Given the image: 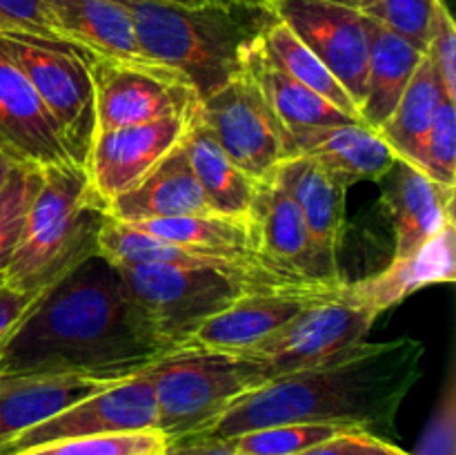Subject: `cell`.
Returning a JSON list of instances; mask_svg holds the SVG:
<instances>
[{
    "instance_id": "32",
    "label": "cell",
    "mask_w": 456,
    "mask_h": 455,
    "mask_svg": "<svg viewBox=\"0 0 456 455\" xmlns=\"http://www.w3.org/2000/svg\"><path fill=\"white\" fill-rule=\"evenodd\" d=\"M40 183L43 170L16 165L0 190V275H4V268L20 244L27 212Z\"/></svg>"
},
{
    "instance_id": "24",
    "label": "cell",
    "mask_w": 456,
    "mask_h": 455,
    "mask_svg": "<svg viewBox=\"0 0 456 455\" xmlns=\"http://www.w3.org/2000/svg\"><path fill=\"white\" fill-rule=\"evenodd\" d=\"M368 25L370 58L359 116L372 129H381L395 112L396 103L403 96L405 87L426 52L417 49L403 36L395 34L372 18H368Z\"/></svg>"
},
{
    "instance_id": "15",
    "label": "cell",
    "mask_w": 456,
    "mask_h": 455,
    "mask_svg": "<svg viewBox=\"0 0 456 455\" xmlns=\"http://www.w3.org/2000/svg\"><path fill=\"white\" fill-rule=\"evenodd\" d=\"M0 152L16 165L36 170L74 163L47 107L4 56H0Z\"/></svg>"
},
{
    "instance_id": "25",
    "label": "cell",
    "mask_w": 456,
    "mask_h": 455,
    "mask_svg": "<svg viewBox=\"0 0 456 455\" xmlns=\"http://www.w3.org/2000/svg\"><path fill=\"white\" fill-rule=\"evenodd\" d=\"M187 161L191 165L196 181L208 199L209 210L223 217L248 219L256 183L225 154L216 138L212 136L199 112L191 116L187 132L183 136Z\"/></svg>"
},
{
    "instance_id": "22",
    "label": "cell",
    "mask_w": 456,
    "mask_h": 455,
    "mask_svg": "<svg viewBox=\"0 0 456 455\" xmlns=\"http://www.w3.org/2000/svg\"><path fill=\"white\" fill-rule=\"evenodd\" d=\"M43 7L61 40L110 61H150L132 16L118 0H43Z\"/></svg>"
},
{
    "instance_id": "20",
    "label": "cell",
    "mask_w": 456,
    "mask_h": 455,
    "mask_svg": "<svg viewBox=\"0 0 456 455\" xmlns=\"http://www.w3.org/2000/svg\"><path fill=\"white\" fill-rule=\"evenodd\" d=\"M456 279V228L448 223L430 241L405 257L392 259L386 270L359 281H341L338 293L352 303L381 315L417 290L435 284H454Z\"/></svg>"
},
{
    "instance_id": "47",
    "label": "cell",
    "mask_w": 456,
    "mask_h": 455,
    "mask_svg": "<svg viewBox=\"0 0 456 455\" xmlns=\"http://www.w3.org/2000/svg\"><path fill=\"white\" fill-rule=\"evenodd\" d=\"M399 455H410V453H403V451H401V453Z\"/></svg>"
},
{
    "instance_id": "45",
    "label": "cell",
    "mask_w": 456,
    "mask_h": 455,
    "mask_svg": "<svg viewBox=\"0 0 456 455\" xmlns=\"http://www.w3.org/2000/svg\"><path fill=\"white\" fill-rule=\"evenodd\" d=\"M330 3H337V4H343V7H352V9H363L365 4L370 3V0H330Z\"/></svg>"
},
{
    "instance_id": "11",
    "label": "cell",
    "mask_w": 456,
    "mask_h": 455,
    "mask_svg": "<svg viewBox=\"0 0 456 455\" xmlns=\"http://www.w3.org/2000/svg\"><path fill=\"white\" fill-rule=\"evenodd\" d=\"M265 9L337 76L359 107L370 58L368 16L330 0H270Z\"/></svg>"
},
{
    "instance_id": "26",
    "label": "cell",
    "mask_w": 456,
    "mask_h": 455,
    "mask_svg": "<svg viewBox=\"0 0 456 455\" xmlns=\"http://www.w3.org/2000/svg\"><path fill=\"white\" fill-rule=\"evenodd\" d=\"M98 257L114 266H178V268H225V270H249L270 268L261 259L218 257L194 248H183L172 241L142 232L129 223L107 219L98 236ZM274 270V268H272ZM279 272V270H276Z\"/></svg>"
},
{
    "instance_id": "23",
    "label": "cell",
    "mask_w": 456,
    "mask_h": 455,
    "mask_svg": "<svg viewBox=\"0 0 456 455\" xmlns=\"http://www.w3.org/2000/svg\"><path fill=\"white\" fill-rule=\"evenodd\" d=\"M110 219L120 223H141L151 219L209 214L208 199L187 161L183 141L141 178L136 186L107 203Z\"/></svg>"
},
{
    "instance_id": "6",
    "label": "cell",
    "mask_w": 456,
    "mask_h": 455,
    "mask_svg": "<svg viewBox=\"0 0 456 455\" xmlns=\"http://www.w3.org/2000/svg\"><path fill=\"white\" fill-rule=\"evenodd\" d=\"M156 397V431L167 442L208 431L239 397L263 382L245 355L183 346L142 370Z\"/></svg>"
},
{
    "instance_id": "4",
    "label": "cell",
    "mask_w": 456,
    "mask_h": 455,
    "mask_svg": "<svg viewBox=\"0 0 456 455\" xmlns=\"http://www.w3.org/2000/svg\"><path fill=\"white\" fill-rule=\"evenodd\" d=\"M107 219V203L89 186L87 170L74 163L43 170L20 244L4 268V285L47 293L98 254V236Z\"/></svg>"
},
{
    "instance_id": "5",
    "label": "cell",
    "mask_w": 456,
    "mask_h": 455,
    "mask_svg": "<svg viewBox=\"0 0 456 455\" xmlns=\"http://www.w3.org/2000/svg\"><path fill=\"white\" fill-rule=\"evenodd\" d=\"M134 302L160 337L183 348L203 321L230 308L240 297L263 290L303 288L332 281H307L272 268L225 270V268L116 266Z\"/></svg>"
},
{
    "instance_id": "38",
    "label": "cell",
    "mask_w": 456,
    "mask_h": 455,
    "mask_svg": "<svg viewBox=\"0 0 456 455\" xmlns=\"http://www.w3.org/2000/svg\"><path fill=\"white\" fill-rule=\"evenodd\" d=\"M401 449L365 431H347L298 455H399Z\"/></svg>"
},
{
    "instance_id": "43",
    "label": "cell",
    "mask_w": 456,
    "mask_h": 455,
    "mask_svg": "<svg viewBox=\"0 0 456 455\" xmlns=\"http://www.w3.org/2000/svg\"><path fill=\"white\" fill-rule=\"evenodd\" d=\"M13 168H16V163L0 152V190H3V186L7 183L9 174L13 172Z\"/></svg>"
},
{
    "instance_id": "35",
    "label": "cell",
    "mask_w": 456,
    "mask_h": 455,
    "mask_svg": "<svg viewBox=\"0 0 456 455\" xmlns=\"http://www.w3.org/2000/svg\"><path fill=\"white\" fill-rule=\"evenodd\" d=\"M417 168H421L428 177L456 187V110L454 101L445 98L432 119L430 129L423 141L421 159Z\"/></svg>"
},
{
    "instance_id": "31",
    "label": "cell",
    "mask_w": 456,
    "mask_h": 455,
    "mask_svg": "<svg viewBox=\"0 0 456 455\" xmlns=\"http://www.w3.org/2000/svg\"><path fill=\"white\" fill-rule=\"evenodd\" d=\"M347 431L356 428L338 424H276L240 433L227 442L239 455H298Z\"/></svg>"
},
{
    "instance_id": "12",
    "label": "cell",
    "mask_w": 456,
    "mask_h": 455,
    "mask_svg": "<svg viewBox=\"0 0 456 455\" xmlns=\"http://www.w3.org/2000/svg\"><path fill=\"white\" fill-rule=\"evenodd\" d=\"M156 426V397L145 373L98 391L12 442L4 455L20 453L58 440L110 433L151 431Z\"/></svg>"
},
{
    "instance_id": "14",
    "label": "cell",
    "mask_w": 456,
    "mask_h": 455,
    "mask_svg": "<svg viewBox=\"0 0 456 455\" xmlns=\"http://www.w3.org/2000/svg\"><path fill=\"white\" fill-rule=\"evenodd\" d=\"M190 119H163L132 128L96 132L89 150L87 170L89 186L110 203L150 174L187 132Z\"/></svg>"
},
{
    "instance_id": "33",
    "label": "cell",
    "mask_w": 456,
    "mask_h": 455,
    "mask_svg": "<svg viewBox=\"0 0 456 455\" xmlns=\"http://www.w3.org/2000/svg\"><path fill=\"white\" fill-rule=\"evenodd\" d=\"M167 440L156 428L134 433H110V435L71 437L49 442L13 455H147L160 453Z\"/></svg>"
},
{
    "instance_id": "17",
    "label": "cell",
    "mask_w": 456,
    "mask_h": 455,
    "mask_svg": "<svg viewBox=\"0 0 456 455\" xmlns=\"http://www.w3.org/2000/svg\"><path fill=\"white\" fill-rule=\"evenodd\" d=\"M298 205L314 245L321 279H341L337 252L346 230V192L337 178L330 177L310 156H289L272 172Z\"/></svg>"
},
{
    "instance_id": "19",
    "label": "cell",
    "mask_w": 456,
    "mask_h": 455,
    "mask_svg": "<svg viewBox=\"0 0 456 455\" xmlns=\"http://www.w3.org/2000/svg\"><path fill=\"white\" fill-rule=\"evenodd\" d=\"M120 382L78 373L0 375V455L25 431Z\"/></svg>"
},
{
    "instance_id": "18",
    "label": "cell",
    "mask_w": 456,
    "mask_h": 455,
    "mask_svg": "<svg viewBox=\"0 0 456 455\" xmlns=\"http://www.w3.org/2000/svg\"><path fill=\"white\" fill-rule=\"evenodd\" d=\"M248 221L252 226L254 252L265 266L298 279L325 281L319 275L314 245L301 210L272 174L256 183Z\"/></svg>"
},
{
    "instance_id": "42",
    "label": "cell",
    "mask_w": 456,
    "mask_h": 455,
    "mask_svg": "<svg viewBox=\"0 0 456 455\" xmlns=\"http://www.w3.org/2000/svg\"><path fill=\"white\" fill-rule=\"evenodd\" d=\"M160 3L181 4V7H205V4H227L232 0H160Z\"/></svg>"
},
{
    "instance_id": "44",
    "label": "cell",
    "mask_w": 456,
    "mask_h": 455,
    "mask_svg": "<svg viewBox=\"0 0 456 455\" xmlns=\"http://www.w3.org/2000/svg\"><path fill=\"white\" fill-rule=\"evenodd\" d=\"M234 4H240V7L248 9H265L270 4V0H232Z\"/></svg>"
},
{
    "instance_id": "16",
    "label": "cell",
    "mask_w": 456,
    "mask_h": 455,
    "mask_svg": "<svg viewBox=\"0 0 456 455\" xmlns=\"http://www.w3.org/2000/svg\"><path fill=\"white\" fill-rule=\"evenodd\" d=\"M381 203L395 228V257L421 248L454 223V190L428 177L421 168L396 156L383 174Z\"/></svg>"
},
{
    "instance_id": "1",
    "label": "cell",
    "mask_w": 456,
    "mask_h": 455,
    "mask_svg": "<svg viewBox=\"0 0 456 455\" xmlns=\"http://www.w3.org/2000/svg\"><path fill=\"white\" fill-rule=\"evenodd\" d=\"M176 343L156 333L118 268L89 257L36 303L0 351V375L78 373L129 379Z\"/></svg>"
},
{
    "instance_id": "3",
    "label": "cell",
    "mask_w": 456,
    "mask_h": 455,
    "mask_svg": "<svg viewBox=\"0 0 456 455\" xmlns=\"http://www.w3.org/2000/svg\"><path fill=\"white\" fill-rule=\"evenodd\" d=\"M150 61L185 76L200 101L243 71L245 56L270 12L240 4L181 7L160 0H118Z\"/></svg>"
},
{
    "instance_id": "10",
    "label": "cell",
    "mask_w": 456,
    "mask_h": 455,
    "mask_svg": "<svg viewBox=\"0 0 456 455\" xmlns=\"http://www.w3.org/2000/svg\"><path fill=\"white\" fill-rule=\"evenodd\" d=\"M199 119L225 154L254 181L270 177L292 154V138L265 101L252 76L240 71L234 80L203 98Z\"/></svg>"
},
{
    "instance_id": "13",
    "label": "cell",
    "mask_w": 456,
    "mask_h": 455,
    "mask_svg": "<svg viewBox=\"0 0 456 455\" xmlns=\"http://www.w3.org/2000/svg\"><path fill=\"white\" fill-rule=\"evenodd\" d=\"M341 281L245 294L230 308L203 321L185 346L243 355L288 326L307 306L337 293Z\"/></svg>"
},
{
    "instance_id": "21",
    "label": "cell",
    "mask_w": 456,
    "mask_h": 455,
    "mask_svg": "<svg viewBox=\"0 0 456 455\" xmlns=\"http://www.w3.org/2000/svg\"><path fill=\"white\" fill-rule=\"evenodd\" d=\"M289 138L294 156L314 159L346 187L363 181L379 183L396 159L379 129H372L363 120L289 129Z\"/></svg>"
},
{
    "instance_id": "46",
    "label": "cell",
    "mask_w": 456,
    "mask_h": 455,
    "mask_svg": "<svg viewBox=\"0 0 456 455\" xmlns=\"http://www.w3.org/2000/svg\"><path fill=\"white\" fill-rule=\"evenodd\" d=\"M4 284V275H0V285H3Z\"/></svg>"
},
{
    "instance_id": "29",
    "label": "cell",
    "mask_w": 456,
    "mask_h": 455,
    "mask_svg": "<svg viewBox=\"0 0 456 455\" xmlns=\"http://www.w3.org/2000/svg\"><path fill=\"white\" fill-rule=\"evenodd\" d=\"M444 101V87H441L428 56L423 54L421 62L414 70L403 96L396 103L387 123L379 129L383 141L392 147V152L399 159L419 165L426 134L430 129L436 110H439Z\"/></svg>"
},
{
    "instance_id": "9",
    "label": "cell",
    "mask_w": 456,
    "mask_h": 455,
    "mask_svg": "<svg viewBox=\"0 0 456 455\" xmlns=\"http://www.w3.org/2000/svg\"><path fill=\"white\" fill-rule=\"evenodd\" d=\"M377 312L334 293L312 303L272 337L243 352L258 366L263 382L314 368L365 342Z\"/></svg>"
},
{
    "instance_id": "2",
    "label": "cell",
    "mask_w": 456,
    "mask_h": 455,
    "mask_svg": "<svg viewBox=\"0 0 456 455\" xmlns=\"http://www.w3.org/2000/svg\"><path fill=\"white\" fill-rule=\"evenodd\" d=\"M426 343L414 337L361 342L314 368L270 379L234 401L200 435L230 440L276 424H338L377 435L423 370Z\"/></svg>"
},
{
    "instance_id": "8",
    "label": "cell",
    "mask_w": 456,
    "mask_h": 455,
    "mask_svg": "<svg viewBox=\"0 0 456 455\" xmlns=\"http://www.w3.org/2000/svg\"><path fill=\"white\" fill-rule=\"evenodd\" d=\"M98 132L163 119H190L199 112L194 85L172 67L145 61H110L92 56Z\"/></svg>"
},
{
    "instance_id": "40",
    "label": "cell",
    "mask_w": 456,
    "mask_h": 455,
    "mask_svg": "<svg viewBox=\"0 0 456 455\" xmlns=\"http://www.w3.org/2000/svg\"><path fill=\"white\" fill-rule=\"evenodd\" d=\"M45 293H22L9 285H0V351L9 342L18 326L25 321V317L34 310Z\"/></svg>"
},
{
    "instance_id": "36",
    "label": "cell",
    "mask_w": 456,
    "mask_h": 455,
    "mask_svg": "<svg viewBox=\"0 0 456 455\" xmlns=\"http://www.w3.org/2000/svg\"><path fill=\"white\" fill-rule=\"evenodd\" d=\"M426 56L444 87L445 98L456 103V25L445 0H441L436 7Z\"/></svg>"
},
{
    "instance_id": "34",
    "label": "cell",
    "mask_w": 456,
    "mask_h": 455,
    "mask_svg": "<svg viewBox=\"0 0 456 455\" xmlns=\"http://www.w3.org/2000/svg\"><path fill=\"white\" fill-rule=\"evenodd\" d=\"M441 0H370L361 13L426 52Z\"/></svg>"
},
{
    "instance_id": "7",
    "label": "cell",
    "mask_w": 456,
    "mask_h": 455,
    "mask_svg": "<svg viewBox=\"0 0 456 455\" xmlns=\"http://www.w3.org/2000/svg\"><path fill=\"white\" fill-rule=\"evenodd\" d=\"M0 56L22 71L47 107L71 161L87 163L96 125L92 56L61 38L31 34H0Z\"/></svg>"
},
{
    "instance_id": "28",
    "label": "cell",
    "mask_w": 456,
    "mask_h": 455,
    "mask_svg": "<svg viewBox=\"0 0 456 455\" xmlns=\"http://www.w3.org/2000/svg\"><path fill=\"white\" fill-rule=\"evenodd\" d=\"M142 232L172 241L183 248H194L200 252L218 257L258 259L254 252L252 226L248 219L223 217V214H190V217L151 219V221L129 223Z\"/></svg>"
},
{
    "instance_id": "41",
    "label": "cell",
    "mask_w": 456,
    "mask_h": 455,
    "mask_svg": "<svg viewBox=\"0 0 456 455\" xmlns=\"http://www.w3.org/2000/svg\"><path fill=\"white\" fill-rule=\"evenodd\" d=\"M159 455H239L227 440H214L205 435H190L165 444Z\"/></svg>"
},
{
    "instance_id": "48",
    "label": "cell",
    "mask_w": 456,
    "mask_h": 455,
    "mask_svg": "<svg viewBox=\"0 0 456 455\" xmlns=\"http://www.w3.org/2000/svg\"><path fill=\"white\" fill-rule=\"evenodd\" d=\"M147 455H159V453H147Z\"/></svg>"
},
{
    "instance_id": "27",
    "label": "cell",
    "mask_w": 456,
    "mask_h": 455,
    "mask_svg": "<svg viewBox=\"0 0 456 455\" xmlns=\"http://www.w3.org/2000/svg\"><path fill=\"white\" fill-rule=\"evenodd\" d=\"M258 38V36H256ZM245 71L252 76L256 87L270 103L274 114L279 116L281 123L288 129L301 128H321V125H338L350 123L352 116L343 114L341 110L321 98L305 85L294 80L292 76L285 74L281 67H276L265 54L261 52L258 43L254 40L252 47L248 49V56L243 62Z\"/></svg>"
},
{
    "instance_id": "39",
    "label": "cell",
    "mask_w": 456,
    "mask_h": 455,
    "mask_svg": "<svg viewBox=\"0 0 456 455\" xmlns=\"http://www.w3.org/2000/svg\"><path fill=\"white\" fill-rule=\"evenodd\" d=\"M417 455H454V391L448 386Z\"/></svg>"
},
{
    "instance_id": "30",
    "label": "cell",
    "mask_w": 456,
    "mask_h": 455,
    "mask_svg": "<svg viewBox=\"0 0 456 455\" xmlns=\"http://www.w3.org/2000/svg\"><path fill=\"white\" fill-rule=\"evenodd\" d=\"M261 52L274 62L276 67L285 71V74L292 76L294 80H298L301 85H305L307 89H312L314 94H319L321 98H325L328 103H332L337 110H341L343 114L352 116V119L361 120L359 107H356L354 98L347 94V89L338 83L337 76L283 25L276 16H267L265 25H263L261 34L256 38Z\"/></svg>"
},
{
    "instance_id": "37",
    "label": "cell",
    "mask_w": 456,
    "mask_h": 455,
    "mask_svg": "<svg viewBox=\"0 0 456 455\" xmlns=\"http://www.w3.org/2000/svg\"><path fill=\"white\" fill-rule=\"evenodd\" d=\"M0 34H31L58 38L49 25L43 0H0Z\"/></svg>"
}]
</instances>
